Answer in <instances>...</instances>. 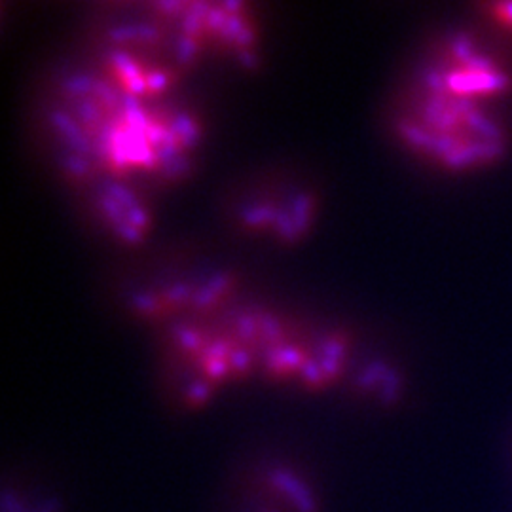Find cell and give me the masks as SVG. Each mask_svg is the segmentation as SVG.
<instances>
[{
	"instance_id": "cell-2",
	"label": "cell",
	"mask_w": 512,
	"mask_h": 512,
	"mask_svg": "<svg viewBox=\"0 0 512 512\" xmlns=\"http://www.w3.org/2000/svg\"><path fill=\"white\" fill-rule=\"evenodd\" d=\"M395 129L408 150L448 171H473L505 154L509 135L486 103L412 86Z\"/></svg>"
},
{
	"instance_id": "cell-1",
	"label": "cell",
	"mask_w": 512,
	"mask_h": 512,
	"mask_svg": "<svg viewBox=\"0 0 512 512\" xmlns=\"http://www.w3.org/2000/svg\"><path fill=\"white\" fill-rule=\"evenodd\" d=\"M177 67L109 48L101 65L69 76L55 97L50 126L65 169L92 192L181 177L202 131L175 99ZM145 196V194H143Z\"/></svg>"
},
{
	"instance_id": "cell-3",
	"label": "cell",
	"mask_w": 512,
	"mask_h": 512,
	"mask_svg": "<svg viewBox=\"0 0 512 512\" xmlns=\"http://www.w3.org/2000/svg\"><path fill=\"white\" fill-rule=\"evenodd\" d=\"M148 10V21L183 67L205 54L226 55L239 63L255 59L256 23L245 4L165 2Z\"/></svg>"
},
{
	"instance_id": "cell-5",
	"label": "cell",
	"mask_w": 512,
	"mask_h": 512,
	"mask_svg": "<svg viewBox=\"0 0 512 512\" xmlns=\"http://www.w3.org/2000/svg\"><path fill=\"white\" fill-rule=\"evenodd\" d=\"M484 12H488V18L494 19L501 29L512 33V2L486 4Z\"/></svg>"
},
{
	"instance_id": "cell-4",
	"label": "cell",
	"mask_w": 512,
	"mask_h": 512,
	"mask_svg": "<svg viewBox=\"0 0 512 512\" xmlns=\"http://www.w3.org/2000/svg\"><path fill=\"white\" fill-rule=\"evenodd\" d=\"M416 86L478 103H490L512 90V73L475 38H446L423 65Z\"/></svg>"
}]
</instances>
